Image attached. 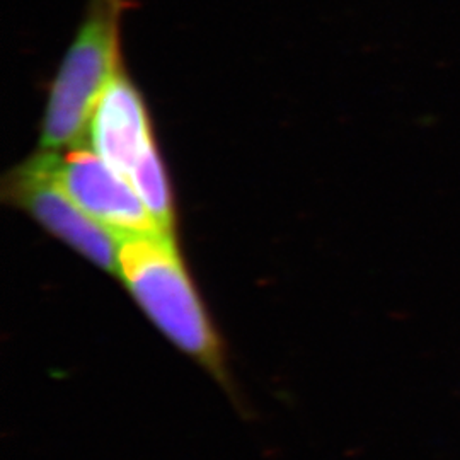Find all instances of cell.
I'll return each mask as SVG.
<instances>
[{
	"label": "cell",
	"instance_id": "1",
	"mask_svg": "<svg viewBox=\"0 0 460 460\" xmlns=\"http://www.w3.org/2000/svg\"><path fill=\"white\" fill-rule=\"evenodd\" d=\"M119 279L165 338L215 378L239 414L247 416L227 367L226 346L182 263L176 239L130 237L119 246Z\"/></svg>",
	"mask_w": 460,
	"mask_h": 460
},
{
	"label": "cell",
	"instance_id": "4",
	"mask_svg": "<svg viewBox=\"0 0 460 460\" xmlns=\"http://www.w3.org/2000/svg\"><path fill=\"white\" fill-rule=\"evenodd\" d=\"M53 155L55 174L66 193L85 214L121 241L165 235L130 181L106 164L93 148L75 146L53 152Z\"/></svg>",
	"mask_w": 460,
	"mask_h": 460
},
{
	"label": "cell",
	"instance_id": "2",
	"mask_svg": "<svg viewBox=\"0 0 460 460\" xmlns=\"http://www.w3.org/2000/svg\"><path fill=\"white\" fill-rule=\"evenodd\" d=\"M132 0H87L83 22L49 87L40 150L81 146L101 94L121 68V19Z\"/></svg>",
	"mask_w": 460,
	"mask_h": 460
},
{
	"label": "cell",
	"instance_id": "5",
	"mask_svg": "<svg viewBox=\"0 0 460 460\" xmlns=\"http://www.w3.org/2000/svg\"><path fill=\"white\" fill-rule=\"evenodd\" d=\"M87 133L91 148L125 180L154 146L147 106L123 68L101 94Z\"/></svg>",
	"mask_w": 460,
	"mask_h": 460
},
{
	"label": "cell",
	"instance_id": "6",
	"mask_svg": "<svg viewBox=\"0 0 460 460\" xmlns=\"http://www.w3.org/2000/svg\"><path fill=\"white\" fill-rule=\"evenodd\" d=\"M128 181L165 235L176 239V212L169 178L155 144L144 152Z\"/></svg>",
	"mask_w": 460,
	"mask_h": 460
},
{
	"label": "cell",
	"instance_id": "3",
	"mask_svg": "<svg viewBox=\"0 0 460 460\" xmlns=\"http://www.w3.org/2000/svg\"><path fill=\"white\" fill-rule=\"evenodd\" d=\"M53 152H36L14 167L2 184L4 199L26 212L51 235L87 261L119 277L121 239L77 205L55 174Z\"/></svg>",
	"mask_w": 460,
	"mask_h": 460
}]
</instances>
